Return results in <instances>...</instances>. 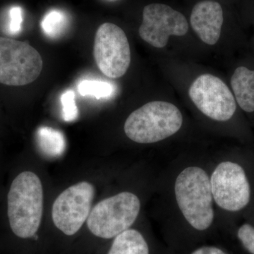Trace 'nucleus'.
<instances>
[{
    "label": "nucleus",
    "instance_id": "nucleus-3",
    "mask_svg": "<svg viewBox=\"0 0 254 254\" xmlns=\"http://www.w3.org/2000/svg\"><path fill=\"white\" fill-rule=\"evenodd\" d=\"M182 123L181 112L175 105L153 101L133 112L125 122L124 128L131 141L153 143L176 133Z\"/></svg>",
    "mask_w": 254,
    "mask_h": 254
},
{
    "label": "nucleus",
    "instance_id": "nucleus-9",
    "mask_svg": "<svg viewBox=\"0 0 254 254\" xmlns=\"http://www.w3.org/2000/svg\"><path fill=\"white\" fill-rule=\"evenodd\" d=\"M215 203L224 210L237 212L250 203L251 189L244 169L238 164H219L210 178Z\"/></svg>",
    "mask_w": 254,
    "mask_h": 254
},
{
    "label": "nucleus",
    "instance_id": "nucleus-8",
    "mask_svg": "<svg viewBox=\"0 0 254 254\" xmlns=\"http://www.w3.org/2000/svg\"><path fill=\"white\" fill-rule=\"evenodd\" d=\"M189 95L196 108L212 120L228 121L236 111V100L230 88L213 75L198 76L190 85Z\"/></svg>",
    "mask_w": 254,
    "mask_h": 254
},
{
    "label": "nucleus",
    "instance_id": "nucleus-7",
    "mask_svg": "<svg viewBox=\"0 0 254 254\" xmlns=\"http://www.w3.org/2000/svg\"><path fill=\"white\" fill-rule=\"evenodd\" d=\"M95 196V188L88 182L68 187L55 199L52 218L57 228L72 236L88 220Z\"/></svg>",
    "mask_w": 254,
    "mask_h": 254
},
{
    "label": "nucleus",
    "instance_id": "nucleus-14",
    "mask_svg": "<svg viewBox=\"0 0 254 254\" xmlns=\"http://www.w3.org/2000/svg\"><path fill=\"white\" fill-rule=\"evenodd\" d=\"M67 15L61 10H51L47 13L41 21V28L50 38H58L67 28Z\"/></svg>",
    "mask_w": 254,
    "mask_h": 254
},
{
    "label": "nucleus",
    "instance_id": "nucleus-18",
    "mask_svg": "<svg viewBox=\"0 0 254 254\" xmlns=\"http://www.w3.org/2000/svg\"><path fill=\"white\" fill-rule=\"evenodd\" d=\"M23 10L20 6H12L9 10V31L13 36L17 35L22 29Z\"/></svg>",
    "mask_w": 254,
    "mask_h": 254
},
{
    "label": "nucleus",
    "instance_id": "nucleus-16",
    "mask_svg": "<svg viewBox=\"0 0 254 254\" xmlns=\"http://www.w3.org/2000/svg\"><path fill=\"white\" fill-rule=\"evenodd\" d=\"M61 103L63 105V118L65 121H73L77 118L78 109L75 100L74 92L71 90L65 91L62 95Z\"/></svg>",
    "mask_w": 254,
    "mask_h": 254
},
{
    "label": "nucleus",
    "instance_id": "nucleus-4",
    "mask_svg": "<svg viewBox=\"0 0 254 254\" xmlns=\"http://www.w3.org/2000/svg\"><path fill=\"white\" fill-rule=\"evenodd\" d=\"M43 67L41 55L31 45L0 36V85L27 86L39 77Z\"/></svg>",
    "mask_w": 254,
    "mask_h": 254
},
{
    "label": "nucleus",
    "instance_id": "nucleus-10",
    "mask_svg": "<svg viewBox=\"0 0 254 254\" xmlns=\"http://www.w3.org/2000/svg\"><path fill=\"white\" fill-rule=\"evenodd\" d=\"M188 31L185 16L168 5L155 3L143 9L138 33L141 39L154 48H163L170 36H185Z\"/></svg>",
    "mask_w": 254,
    "mask_h": 254
},
{
    "label": "nucleus",
    "instance_id": "nucleus-5",
    "mask_svg": "<svg viewBox=\"0 0 254 254\" xmlns=\"http://www.w3.org/2000/svg\"><path fill=\"white\" fill-rule=\"evenodd\" d=\"M140 209L141 203L136 195L122 192L95 205L87 220V226L95 236L112 239L129 229Z\"/></svg>",
    "mask_w": 254,
    "mask_h": 254
},
{
    "label": "nucleus",
    "instance_id": "nucleus-17",
    "mask_svg": "<svg viewBox=\"0 0 254 254\" xmlns=\"http://www.w3.org/2000/svg\"><path fill=\"white\" fill-rule=\"evenodd\" d=\"M237 235L246 250L254 254V227L250 224H245L239 229Z\"/></svg>",
    "mask_w": 254,
    "mask_h": 254
},
{
    "label": "nucleus",
    "instance_id": "nucleus-6",
    "mask_svg": "<svg viewBox=\"0 0 254 254\" xmlns=\"http://www.w3.org/2000/svg\"><path fill=\"white\" fill-rule=\"evenodd\" d=\"M93 55L97 66L107 77L123 76L131 63V50L125 31L114 23L102 24L95 34Z\"/></svg>",
    "mask_w": 254,
    "mask_h": 254
},
{
    "label": "nucleus",
    "instance_id": "nucleus-12",
    "mask_svg": "<svg viewBox=\"0 0 254 254\" xmlns=\"http://www.w3.org/2000/svg\"><path fill=\"white\" fill-rule=\"evenodd\" d=\"M231 86L238 105L247 113L254 111V70L245 66L237 68L232 75Z\"/></svg>",
    "mask_w": 254,
    "mask_h": 254
},
{
    "label": "nucleus",
    "instance_id": "nucleus-13",
    "mask_svg": "<svg viewBox=\"0 0 254 254\" xmlns=\"http://www.w3.org/2000/svg\"><path fill=\"white\" fill-rule=\"evenodd\" d=\"M108 254H149V249L139 232L128 229L115 237Z\"/></svg>",
    "mask_w": 254,
    "mask_h": 254
},
{
    "label": "nucleus",
    "instance_id": "nucleus-1",
    "mask_svg": "<svg viewBox=\"0 0 254 254\" xmlns=\"http://www.w3.org/2000/svg\"><path fill=\"white\" fill-rule=\"evenodd\" d=\"M43 211V190L39 177L29 171L14 179L7 196L10 227L21 239L34 237L41 225Z\"/></svg>",
    "mask_w": 254,
    "mask_h": 254
},
{
    "label": "nucleus",
    "instance_id": "nucleus-19",
    "mask_svg": "<svg viewBox=\"0 0 254 254\" xmlns=\"http://www.w3.org/2000/svg\"><path fill=\"white\" fill-rule=\"evenodd\" d=\"M191 254H227L215 247H204L194 251Z\"/></svg>",
    "mask_w": 254,
    "mask_h": 254
},
{
    "label": "nucleus",
    "instance_id": "nucleus-11",
    "mask_svg": "<svg viewBox=\"0 0 254 254\" xmlns=\"http://www.w3.org/2000/svg\"><path fill=\"white\" fill-rule=\"evenodd\" d=\"M223 11L221 5L212 0H204L195 5L190 14L191 27L205 44L213 46L220 39Z\"/></svg>",
    "mask_w": 254,
    "mask_h": 254
},
{
    "label": "nucleus",
    "instance_id": "nucleus-2",
    "mask_svg": "<svg viewBox=\"0 0 254 254\" xmlns=\"http://www.w3.org/2000/svg\"><path fill=\"white\" fill-rule=\"evenodd\" d=\"M177 204L187 222L203 231L214 219L213 193L208 175L203 169L190 167L177 177L175 186Z\"/></svg>",
    "mask_w": 254,
    "mask_h": 254
},
{
    "label": "nucleus",
    "instance_id": "nucleus-15",
    "mask_svg": "<svg viewBox=\"0 0 254 254\" xmlns=\"http://www.w3.org/2000/svg\"><path fill=\"white\" fill-rule=\"evenodd\" d=\"M78 93L82 96H92L101 99L113 96L115 88L108 82L97 80H83L78 86Z\"/></svg>",
    "mask_w": 254,
    "mask_h": 254
}]
</instances>
